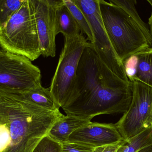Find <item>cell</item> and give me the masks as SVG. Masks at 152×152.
<instances>
[{
    "mask_svg": "<svg viewBox=\"0 0 152 152\" xmlns=\"http://www.w3.org/2000/svg\"><path fill=\"white\" fill-rule=\"evenodd\" d=\"M133 98L127 83L103 62L88 43L79 62L71 95L62 108L66 115L89 120L101 114L125 113Z\"/></svg>",
    "mask_w": 152,
    "mask_h": 152,
    "instance_id": "obj_1",
    "label": "cell"
},
{
    "mask_svg": "<svg viewBox=\"0 0 152 152\" xmlns=\"http://www.w3.org/2000/svg\"><path fill=\"white\" fill-rule=\"evenodd\" d=\"M64 115L36 105L21 94L0 91V152H32Z\"/></svg>",
    "mask_w": 152,
    "mask_h": 152,
    "instance_id": "obj_2",
    "label": "cell"
},
{
    "mask_svg": "<svg viewBox=\"0 0 152 152\" xmlns=\"http://www.w3.org/2000/svg\"><path fill=\"white\" fill-rule=\"evenodd\" d=\"M99 8L108 37L121 62L152 47L139 26L123 9L103 0H99Z\"/></svg>",
    "mask_w": 152,
    "mask_h": 152,
    "instance_id": "obj_3",
    "label": "cell"
},
{
    "mask_svg": "<svg viewBox=\"0 0 152 152\" xmlns=\"http://www.w3.org/2000/svg\"><path fill=\"white\" fill-rule=\"evenodd\" d=\"M0 45L7 52L26 57L31 61L40 57L39 38L30 0H24L0 31Z\"/></svg>",
    "mask_w": 152,
    "mask_h": 152,
    "instance_id": "obj_4",
    "label": "cell"
},
{
    "mask_svg": "<svg viewBox=\"0 0 152 152\" xmlns=\"http://www.w3.org/2000/svg\"><path fill=\"white\" fill-rule=\"evenodd\" d=\"M88 42L80 34L65 37V43L50 88L60 108L67 102L75 84L80 59Z\"/></svg>",
    "mask_w": 152,
    "mask_h": 152,
    "instance_id": "obj_5",
    "label": "cell"
},
{
    "mask_svg": "<svg viewBox=\"0 0 152 152\" xmlns=\"http://www.w3.org/2000/svg\"><path fill=\"white\" fill-rule=\"evenodd\" d=\"M41 70L26 57L6 52L0 57V91L22 94L41 84Z\"/></svg>",
    "mask_w": 152,
    "mask_h": 152,
    "instance_id": "obj_6",
    "label": "cell"
},
{
    "mask_svg": "<svg viewBox=\"0 0 152 152\" xmlns=\"http://www.w3.org/2000/svg\"><path fill=\"white\" fill-rule=\"evenodd\" d=\"M83 12L93 32L92 45L103 62L119 78L126 83L128 79L122 62L116 54L104 28L99 8V0H74Z\"/></svg>",
    "mask_w": 152,
    "mask_h": 152,
    "instance_id": "obj_7",
    "label": "cell"
},
{
    "mask_svg": "<svg viewBox=\"0 0 152 152\" xmlns=\"http://www.w3.org/2000/svg\"><path fill=\"white\" fill-rule=\"evenodd\" d=\"M131 84L133 98L130 107L115 124L125 140L152 126V87L139 81Z\"/></svg>",
    "mask_w": 152,
    "mask_h": 152,
    "instance_id": "obj_8",
    "label": "cell"
},
{
    "mask_svg": "<svg viewBox=\"0 0 152 152\" xmlns=\"http://www.w3.org/2000/svg\"><path fill=\"white\" fill-rule=\"evenodd\" d=\"M36 23L41 55H56L55 14L58 1L30 0Z\"/></svg>",
    "mask_w": 152,
    "mask_h": 152,
    "instance_id": "obj_9",
    "label": "cell"
},
{
    "mask_svg": "<svg viewBox=\"0 0 152 152\" xmlns=\"http://www.w3.org/2000/svg\"><path fill=\"white\" fill-rule=\"evenodd\" d=\"M124 140L115 124L91 121L72 133L69 137V142L94 149L117 144Z\"/></svg>",
    "mask_w": 152,
    "mask_h": 152,
    "instance_id": "obj_10",
    "label": "cell"
},
{
    "mask_svg": "<svg viewBox=\"0 0 152 152\" xmlns=\"http://www.w3.org/2000/svg\"><path fill=\"white\" fill-rule=\"evenodd\" d=\"M66 115L60 118L53 126L48 135L61 144L69 142V137L75 131L91 122Z\"/></svg>",
    "mask_w": 152,
    "mask_h": 152,
    "instance_id": "obj_11",
    "label": "cell"
},
{
    "mask_svg": "<svg viewBox=\"0 0 152 152\" xmlns=\"http://www.w3.org/2000/svg\"><path fill=\"white\" fill-rule=\"evenodd\" d=\"M55 30L56 35L61 33L64 37H75L81 34L78 24L63 0L58 1L56 5Z\"/></svg>",
    "mask_w": 152,
    "mask_h": 152,
    "instance_id": "obj_12",
    "label": "cell"
},
{
    "mask_svg": "<svg viewBox=\"0 0 152 152\" xmlns=\"http://www.w3.org/2000/svg\"><path fill=\"white\" fill-rule=\"evenodd\" d=\"M21 94L26 100L45 109L52 111L59 110L50 87L45 88L40 84Z\"/></svg>",
    "mask_w": 152,
    "mask_h": 152,
    "instance_id": "obj_13",
    "label": "cell"
},
{
    "mask_svg": "<svg viewBox=\"0 0 152 152\" xmlns=\"http://www.w3.org/2000/svg\"><path fill=\"white\" fill-rule=\"evenodd\" d=\"M135 55L136 72L134 81L142 82L152 87V47L146 48Z\"/></svg>",
    "mask_w": 152,
    "mask_h": 152,
    "instance_id": "obj_14",
    "label": "cell"
},
{
    "mask_svg": "<svg viewBox=\"0 0 152 152\" xmlns=\"http://www.w3.org/2000/svg\"><path fill=\"white\" fill-rule=\"evenodd\" d=\"M152 144V126L138 134L124 140L117 152H137Z\"/></svg>",
    "mask_w": 152,
    "mask_h": 152,
    "instance_id": "obj_15",
    "label": "cell"
},
{
    "mask_svg": "<svg viewBox=\"0 0 152 152\" xmlns=\"http://www.w3.org/2000/svg\"><path fill=\"white\" fill-rule=\"evenodd\" d=\"M109 2L116 4L124 10L136 22L146 37L149 43L152 46V39L150 29L147 24H145L140 18L136 9L137 1L127 0H109Z\"/></svg>",
    "mask_w": 152,
    "mask_h": 152,
    "instance_id": "obj_16",
    "label": "cell"
},
{
    "mask_svg": "<svg viewBox=\"0 0 152 152\" xmlns=\"http://www.w3.org/2000/svg\"><path fill=\"white\" fill-rule=\"evenodd\" d=\"M63 1L78 24L81 33L85 34L87 37V39L92 43L94 42L93 32L88 20L83 12L76 5L74 0Z\"/></svg>",
    "mask_w": 152,
    "mask_h": 152,
    "instance_id": "obj_17",
    "label": "cell"
},
{
    "mask_svg": "<svg viewBox=\"0 0 152 152\" xmlns=\"http://www.w3.org/2000/svg\"><path fill=\"white\" fill-rule=\"evenodd\" d=\"M24 0H0V31L19 10Z\"/></svg>",
    "mask_w": 152,
    "mask_h": 152,
    "instance_id": "obj_18",
    "label": "cell"
},
{
    "mask_svg": "<svg viewBox=\"0 0 152 152\" xmlns=\"http://www.w3.org/2000/svg\"><path fill=\"white\" fill-rule=\"evenodd\" d=\"M62 147V144L47 135L38 143L32 152H61Z\"/></svg>",
    "mask_w": 152,
    "mask_h": 152,
    "instance_id": "obj_19",
    "label": "cell"
},
{
    "mask_svg": "<svg viewBox=\"0 0 152 152\" xmlns=\"http://www.w3.org/2000/svg\"><path fill=\"white\" fill-rule=\"evenodd\" d=\"M94 148L72 143L67 142L62 144L61 152H92Z\"/></svg>",
    "mask_w": 152,
    "mask_h": 152,
    "instance_id": "obj_20",
    "label": "cell"
},
{
    "mask_svg": "<svg viewBox=\"0 0 152 152\" xmlns=\"http://www.w3.org/2000/svg\"><path fill=\"white\" fill-rule=\"evenodd\" d=\"M123 140L121 142L117 144L105 145L94 148L92 152H117L123 143Z\"/></svg>",
    "mask_w": 152,
    "mask_h": 152,
    "instance_id": "obj_21",
    "label": "cell"
},
{
    "mask_svg": "<svg viewBox=\"0 0 152 152\" xmlns=\"http://www.w3.org/2000/svg\"><path fill=\"white\" fill-rule=\"evenodd\" d=\"M147 1L150 4L152 8V0H148ZM149 25L150 27V32H151V35L152 39V12L151 17L149 19Z\"/></svg>",
    "mask_w": 152,
    "mask_h": 152,
    "instance_id": "obj_22",
    "label": "cell"
},
{
    "mask_svg": "<svg viewBox=\"0 0 152 152\" xmlns=\"http://www.w3.org/2000/svg\"><path fill=\"white\" fill-rule=\"evenodd\" d=\"M137 152H152V144L142 149Z\"/></svg>",
    "mask_w": 152,
    "mask_h": 152,
    "instance_id": "obj_23",
    "label": "cell"
},
{
    "mask_svg": "<svg viewBox=\"0 0 152 152\" xmlns=\"http://www.w3.org/2000/svg\"><path fill=\"white\" fill-rule=\"evenodd\" d=\"M6 52H7L5 51L3 49L2 47L1 46V45H0V57H1V56L3 55V54H4Z\"/></svg>",
    "mask_w": 152,
    "mask_h": 152,
    "instance_id": "obj_24",
    "label": "cell"
},
{
    "mask_svg": "<svg viewBox=\"0 0 152 152\" xmlns=\"http://www.w3.org/2000/svg\"></svg>",
    "mask_w": 152,
    "mask_h": 152,
    "instance_id": "obj_25",
    "label": "cell"
}]
</instances>
